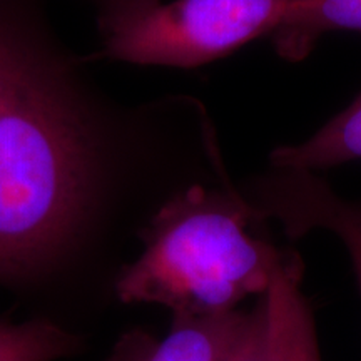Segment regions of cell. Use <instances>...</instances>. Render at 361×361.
Returning a JSON list of instances; mask_svg holds the SVG:
<instances>
[{
	"label": "cell",
	"instance_id": "obj_11",
	"mask_svg": "<svg viewBox=\"0 0 361 361\" xmlns=\"http://www.w3.org/2000/svg\"><path fill=\"white\" fill-rule=\"evenodd\" d=\"M85 2H89L90 6L96 7L97 13H102V12L117 11V8L137 6V4L152 2V0H85Z\"/></svg>",
	"mask_w": 361,
	"mask_h": 361
},
{
	"label": "cell",
	"instance_id": "obj_1",
	"mask_svg": "<svg viewBox=\"0 0 361 361\" xmlns=\"http://www.w3.org/2000/svg\"><path fill=\"white\" fill-rule=\"evenodd\" d=\"M85 64L61 45L0 117V278L61 251L96 207L116 152L159 129L183 99L121 104Z\"/></svg>",
	"mask_w": 361,
	"mask_h": 361
},
{
	"label": "cell",
	"instance_id": "obj_10",
	"mask_svg": "<svg viewBox=\"0 0 361 361\" xmlns=\"http://www.w3.org/2000/svg\"><path fill=\"white\" fill-rule=\"evenodd\" d=\"M269 355V318L266 293L258 303L247 311V319L241 335L224 361H268Z\"/></svg>",
	"mask_w": 361,
	"mask_h": 361
},
{
	"label": "cell",
	"instance_id": "obj_8",
	"mask_svg": "<svg viewBox=\"0 0 361 361\" xmlns=\"http://www.w3.org/2000/svg\"><path fill=\"white\" fill-rule=\"evenodd\" d=\"M361 32V0H295L271 34L279 57L303 61L331 32Z\"/></svg>",
	"mask_w": 361,
	"mask_h": 361
},
{
	"label": "cell",
	"instance_id": "obj_5",
	"mask_svg": "<svg viewBox=\"0 0 361 361\" xmlns=\"http://www.w3.org/2000/svg\"><path fill=\"white\" fill-rule=\"evenodd\" d=\"M247 311L173 319L169 333L156 340L147 333H130L111 361H224L241 335Z\"/></svg>",
	"mask_w": 361,
	"mask_h": 361
},
{
	"label": "cell",
	"instance_id": "obj_6",
	"mask_svg": "<svg viewBox=\"0 0 361 361\" xmlns=\"http://www.w3.org/2000/svg\"><path fill=\"white\" fill-rule=\"evenodd\" d=\"M303 271L301 256L291 250L266 291L268 361H322L313 310L301 290Z\"/></svg>",
	"mask_w": 361,
	"mask_h": 361
},
{
	"label": "cell",
	"instance_id": "obj_3",
	"mask_svg": "<svg viewBox=\"0 0 361 361\" xmlns=\"http://www.w3.org/2000/svg\"><path fill=\"white\" fill-rule=\"evenodd\" d=\"M295 0H173L97 13L99 51L85 62L194 69L271 37Z\"/></svg>",
	"mask_w": 361,
	"mask_h": 361
},
{
	"label": "cell",
	"instance_id": "obj_7",
	"mask_svg": "<svg viewBox=\"0 0 361 361\" xmlns=\"http://www.w3.org/2000/svg\"><path fill=\"white\" fill-rule=\"evenodd\" d=\"M356 161H361V94L308 139L274 147L268 166L319 173Z\"/></svg>",
	"mask_w": 361,
	"mask_h": 361
},
{
	"label": "cell",
	"instance_id": "obj_2",
	"mask_svg": "<svg viewBox=\"0 0 361 361\" xmlns=\"http://www.w3.org/2000/svg\"><path fill=\"white\" fill-rule=\"evenodd\" d=\"M233 180L192 184L139 229L144 250L116 278L123 303H154L173 319L231 313L263 296L290 255Z\"/></svg>",
	"mask_w": 361,
	"mask_h": 361
},
{
	"label": "cell",
	"instance_id": "obj_4",
	"mask_svg": "<svg viewBox=\"0 0 361 361\" xmlns=\"http://www.w3.org/2000/svg\"><path fill=\"white\" fill-rule=\"evenodd\" d=\"M239 188L266 221L281 224L291 241L313 231L331 233L345 247L361 296V197L341 196L313 171L271 166Z\"/></svg>",
	"mask_w": 361,
	"mask_h": 361
},
{
	"label": "cell",
	"instance_id": "obj_9",
	"mask_svg": "<svg viewBox=\"0 0 361 361\" xmlns=\"http://www.w3.org/2000/svg\"><path fill=\"white\" fill-rule=\"evenodd\" d=\"M78 348V340L56 324L0 322V361H56Z\"/></svg>",
	"mask_w": 361,
	"mask_h": 361
}]
</instances>
